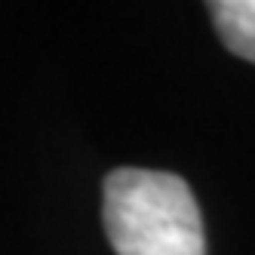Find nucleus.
<instances>
[{
    "label": "nucleus",
    "mask_w": 255,
    "mask_h": 255,
    "mask_svg": "<svg viewBox=\"0 0 255 255\" xmlns=\"http://www.w3.org/2000/svg\"><path fill=\"white\" fill-rule=\"evenodd\" d=\"M212 25L222 43L246 62H255V0H218L209 3Z\"/></svg>",
    "instance_id": "f03ea898"
},
{
    "label": "nucleus",
    "mask_w": 255,
    "mask_h": 255,
    "mask_svg": "<svg viewBox=\"0 0 255 255\" xmlns=\"http://www.w3.org/2000/svg\"><path fill=\"white\" fill-rule=\"evenodd\" d=\"M105 231L117 255H206L191 185L172 172L114 169L105 178Z\"/></svg>",
    "instance_id": "f257e3e1"
}]
</instances>
